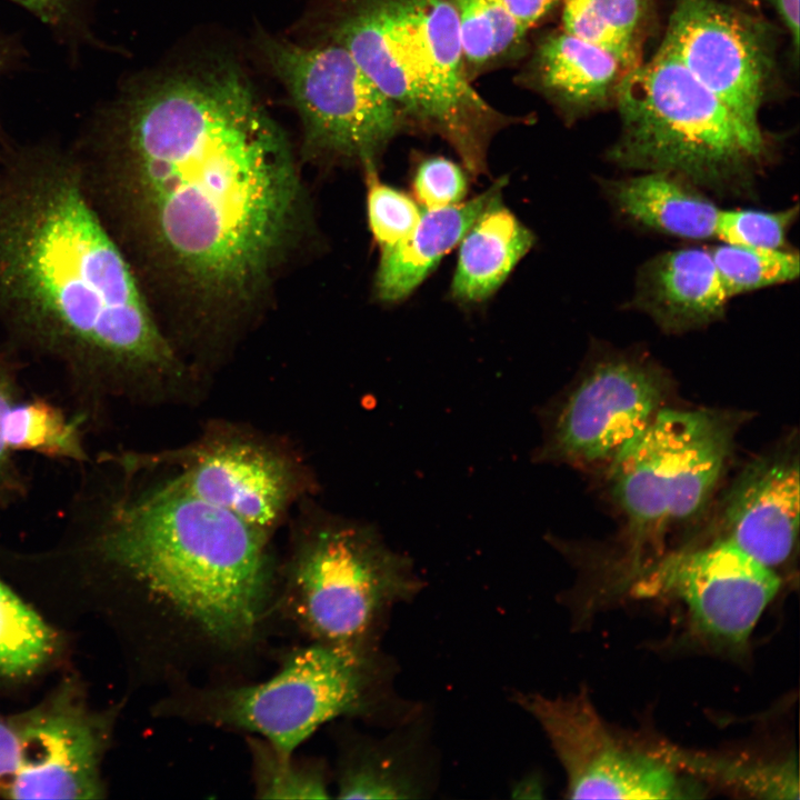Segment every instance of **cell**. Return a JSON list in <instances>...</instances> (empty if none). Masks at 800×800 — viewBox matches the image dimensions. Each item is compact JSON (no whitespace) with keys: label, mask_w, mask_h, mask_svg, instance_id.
Instances as JSON below:
<instances>
[{"label":"cell","mask_w":800,"mask_h":800,"mask_svg":"<svg viewBox=\"0 0 800 800\" xmlns=\"http://www.w3.org/2000/svg\"><path fill=\"white\" fill-rule=\"evenodd\" d=\"M70 148L154 314L196 336L259 314L311 231L291 146L230 63L132 82Z\"/></svg>","instance_id":"obj_1"},{"label":"cell","mask_w":800,"mask_h":800,"mask_svg":"<svg viewBox=\"0 0 800 800\" xmlns=\"http://www.w3.org/2000/svg\"><path fill=\"white\" fill-rule=\"evenodd\" d=\"M62 529L14 554L23 579L77 596L166 676L250 658L276 611L267 531L184 489L142 486L122 451L80 467Z\"/></svg>","instance_id":"obj_2"},{"label":"cell","mask_w":800,"mask_h":800,"mask_svg":"<svg viewBox=\"0 0 800 800\" xmlns=\"http://www.w3.org/2000/svg\"><path fill=\"white\" fill-rule=\"evenodd\" d=\"M0 330L59 369L89 432L113 399L180 367L139 281L90 202L70 147H0Z\"/></svg>","instance_id":"obj_3"},{"label":"cell","mask_w":800,"mask_h":800,"mask_svg":"<svg viewBox=\"0 0 800 800\" xmlns=\"http://www.w3.org/2000/svg\"><path fill=\"white\" fill-rule=\"evenodd\" d=\"M330 39L343 46L406 124L444 138L474 176L509 118L471 86L451 0H342Z\"/></svg>","instance_id":"obj_4"},{"label":"cell","mask_w":800,"mask_h":800,"mask_svg":"<svg viewBox=\"0 0 800 800\" xmlns=\"http://www.w3.org/2000/svg\"><path fill=\"white\" fill-rule=\"evenodd\" d=\"M614 106L620 133L607 156L621 168L729 190L746 186L766 158L760 126L740 118L661 47L623 77Z\"/></svg>","instance_id":"obj_5"},{"label":"cell","mask_w":800,"mask_h":800,"mask_svg":"<svg viewBox=\"0 0 800 800\" xmlns=\"http://www.w3.org/2000/svg\"><path fill=\"white\" fill-rule=\"evenodd\" d=\"M383 669L373 649L309 641L284 653L279 669L248 684L179 686L161 716L257 734L293 754L318 728L339 717L368 716L380 698Z\"/></svg>","instance_id":"obj_6"},{"label":"cell","mask_w":800,"mask_h":800,"mask_svg":"<svg viewBox=\"0 0 800 800\" xmlns=\"http://www.w3.org/2000/svg\"><path fill=\"white\" fill-rule=\"evenodd\" d=\"M421 586L411 561L373 527L332 522L298 546L277 590L276 611L309 641L373 649L392 607Z\"/></svg>","instance_id":"obj_7"},{"label":"cell","mask_w":800,"mask_h":800,"mask_svg":"<svg viewBox=\"0 0 800 800\" xmlns=\"http://www.w3.org/2000/svg\"><path fill=\"white\" fill-rule=\"evenodd\" d=\"M740 421L728 411L661 408L608 467L612 498L627 519L629 550L622 574L634 577L641 570L650 537L701 513Z\"/></svg>","instance_id":"obj_8"},{"label":"cell","mask_w":800,"mask_h":800,"mask_svg":"<svg viewBox=\"0 0 800 800\" xmlns=\"http://www.w3.org/2000/svg\"><path fill=\"white\" fill-rule=\"evenodd\" d=\"M261 48L293 101L313 160L374 163L406 126L393 102L337 41L307 48L264 37Z\"/></svg>","instance_id":"obj_9"},{"label":"cell","mask_w":800,"mask_h":800,"mask_svg":"<svg viewBox=\"0 0 800 800\" xmlns=\"http://www.w3.org/2000/svg\"><path fill=\"white\" fill-rule=\"evenodd\" d=\"M781 586L774 570L726 539L650 563L630 591L668 596L687 612L691 636L710 649L739 653Z\"/></svg>","instance_id":"obj_10"},{"label":"cell","mask_w":800,"mask_h":800,"mask_svg":"<svg viewBox=\"0 0 800 800\" xmlns=\"http://www.w3.org/2000/svg\"><path fill=\"white\" fill-rule=\"evenodd\" d=\"M668 386L667 374L647 359L598 360L549 411L538 460L609 467L662 408Z\"/></svg>","instance_id":"obj_11"},{"label":"cell","mask_w":800,"mask_h":800,"mask_svg":"<svg viewBox=\"0 0 800 800\" xmlns=\"http://www.w3.org/2000/svg\"><path fill=\"white\" fill-rule=\"evenodd\" d=\"M558 757L571 799H688L704 788L653 754L626 744L606 726L587 693L549 698L516 693Z\"/></svg>","instance_id":"obj_12"},{"label":"cell","mask_w":800,"mask_h":800,"mask_svg":"<svg viewBox=\"0 0 800 800\" xmlns=\"http://www.w3.org/2000/svg\"><path fill=\"white\" fill-rule=\"evenodd\" d=\"M12 719L20 763L4 798L84 800L106 796L102 764L116 711L94 708L77 679L66 678Z\"/></svg>","instance_id":"obj_13"},{"label":"cell","mask_w":800,"mask_h":800,"mask_svg":"<svg viewBox=\"0 0 800 800\" xmlns=\"http://www.w3.org/2000/svg\"><path fill=\"white\" fill-rule=\"evenodd\" d=\"M660 47L740 118L760 126L772 61L754 19L717 0H677Z\"/></svg>","instance_id":"obj_14"},{"label":"cell","mask_w":800,"mask_h":800,"mask_svg":"<svg viewBox=\"0 0 800 800\" xmlns=\"http://www.w3.org/2000/svg\"><path fill=\"white\" fill-rule=\"evenodd\" d=\"M723 507L719 538L772 570L787 562L799 530V462L791 446L751 461Z\"/></svg>","instance_id":"obj_15"},{"label":"cell","mask_w":800,"mask_h":800,"mask_svg":"<svg viewBox=\"0 0 800 800\" xmlns=\"http://www.w3.org/2000/svg\"><path fill=\"white\" fill-rule=\"evenodd\" d=\"M176 479L192 494L267 531L281 514L291 473L274 453L248 442L229 441L194 450Z\"/></svg>","instance_id":"obj_16"},{"label":"cell","mask_w":800,"mask_h":800,"mask_svg":"<svg viewBox=\"0 0 800 800\" xmlns=\"http://www.w3.org/2000/svg\"><path fill=\"white\" fill-rule=\"evenodd\" d=\"M628 72L606 49L561 29L541 38L521 81L569 121L614 104Z\"/></svg>","instance_id":"obj_17"},{"label":"cell","mask_w":800,"mask_h":800,"mask_svg":"<svg viewBox=\"0 0 800 800\" xmlns=\"http://www.w3.org/2000/svg\"><path fill=\"white\" fill-rule=\"evenodd\" d=\"M728 299L710 250L686 248L640 268L633 303L661 329L678 333L720 319Z\"/></svg>","instance_id":"obj_18"},{"label":"cell","mask_w":800,"mask_h":800,"mask_svg":"<svg viewBox=\"0 0 800 800\" xmlns=\"http://www.w3.org/2000/svg\"><path fill=\"white\" fill-rule=\"evenodd\" d=\"M506 181L500 179L466 202L426 209L406 238L382 250L376 281L380 299L397 301L413 291L440 259L462 240L477 218L501 198Z\"/></svg>","instance_id":"obj_19"},{"label":"cell","mask_w":800,"mask_h":800,"mask_svg":"<svg viewBox=\"0 0 800 800\" xmlns=\"http://www.w3.org/2000/svg\"><path fill=\"white\" fill-rule=\"evenodd\" d=\"M606 190L621 213L644 227L692 240L716 237L720 209L679 176L647 171L610 181Z\"/></svg>","instance_id":"obj_20"},{"label":"cell","mask_w":800,"mask_h":800,"mask_svg":"<svg viewBox=\"0 0 800 800\" xmlns=\"http://www.w3.org/2000/svg\"><path fill=\"white\" fill-rule=\"evenodd\" d=\"M452 294L464 302L491 296L534 242L527 229L502 203L492 202L460 241Z\"/></svg>","instance_id":"obj_21"},{"label":"cell","mask_w":800,"mask_h":800,"mask_svg":"<svg viewBox=\"0 0 800 800\" xmlns=\"http://www.w3.org/2000/svg\"><path fill=\"white\" fill-rule=\"evenodd\" d=\"M64 653L62 631L29 604L0 571V688L44 676Z\"/></svg>","instance_id":"obj_22"},{"label":"cell","mask_w":800,"mask_h":800,"mask_svg":"<svg viewBox=\"0 0 800 800\" xmlns=\"http://www.w3.org/2000/svg\"><path fill=\"white\" fill-rule=\"evenodd\" d=\"M88 433L82 418L36 392L17 400L4 427L6 442L13 453H33L79 468L92 456L87 447Z\"/></svg>","instance_id":"obj_23"},{"label":"cell","mask_w":800,"mask_h":800,"mask_svg":"<svg viewBox=\"0 0 800 800\" xmlns=\"http://www.w3.org/2000/svg\"><path fill=\"white\" fill-rule=\"evenodd\" d=\"M649 750L676 769L730 791L764 799H798L797 766L783 761H751L712 756L659 742Z\"/></svg>","instance_id":"obj_24"},{"label":"cell","mask_w":800,"mask_h":800,"mask_svg":"<svg viewBox=\"0 0 800 800\" xmlns=\"http://www.w3.org/2000/svg\"><path fill=\"white\" fill-rule=\"evenodd\" d=\"M651 0H563L562 29L613 54L629 71L641 63Z\"/></svg>","instance_id":"obj_25"},{"label":"cell","mask_w":800,"mask_h":800,"mask_svg":"<svg viewBox=\"0 0 800 800\" xmlns=\"http://www.w3.org/2000/svg\"><path fill=\"white\" fill-rule=\"evenodd\" d=\"M417 791L397 758L377 746L354 748L339 770L337 797L341 799L414 798Z\"/></svg>","instance_id":"obj_26"},{"label":"cell","mask_w":800,"mask_h":800,"mask_svg":"<svg viewBox=\"0 0 800 800\" xmlns=\"http://www.w3.org/2000/svg\"><path fill=\"white\" fill-rule=\"evenodd\" d=\"M710 253L729 298L786 283L799 276L798 252L723 243L710 250Z\"/></svg>","instance_id":"obj_27"},{"label":"cell","mask_w":800,"mask_h":800,"mask_svg":"<svg viewBox=\"0 0 800 800\" xmlns=\"http://www.w3.org/2000/svg\"><path fill=\"white\" fill-rule=\"evenodd\" d=\"M256 793L262 799H326L330 797L320 764L302 763L258 737L249 739Z\"/></svg>","instance_id":"obj_28"},{"label":"cell","mask_w":800,"mask_h":800,"mask_svg":"<svg viewBox=\"0 0 800 800\" xmlns=\"http://www.w3.org/2000/svg\"><path fill=\"white\" fill-rule=\"evenodd\" d=\"M22 357L0 343V509L9 510L24 502L31 491V479L18 454L7 446L4 427L12 406L28 391L22 381Z\"/></svg>","instance_id":"obj_29"},{"label":"cell","mask_w":800,"mask_h":800,"mask_svg":"<svg viewBox=\"0 0 800 800\" xmlns=\"http://www.w3.org/2000/svg\"><path fill=\"white\" fill-rule=\"evenodd\" d=\"M364 169L368 183L369 224L376 241L384 250L412 231L421 212L409 196L380 182L374 163L366 164Z\"/></svg>","instance_id":"obj_30"},{"label":"cell","mask_w":800,"mask_h":800,"mask_svg":"<svg viewBox=\"0 0 800 800\" xmlns=\"http://www.w3.org/2000/svg\"><path fill=\"white\" fill-rule=\"evenodd\" d=\"M798 207L780 211L720 210L716 237L724 243L754 249H783L787 232Z\"/></svg>","instance_id":"obj_31"},{"label":"cell","mask_w":800,"mask_h":800,"mask_svg":"<svg viewBox=\"0 0 800 800\" xmlns=\"http://www.w3.org/2000/svg\"><path fill=\"white\" fill-rule=\"evenodd\" d=\"M458 20V31L466 71L477 73L491 62H498L496 30L483 0H451Z\"/></svg>","instance_id":"obj_32"},{"label":"cell","mask_w":800,"mask_h":800,"mask_svg":"<svg viewBox=\"0 0 800 800\" xmlns=\"http://www.w3.org/2000/svg\"><path fill=\"white\" fill-rule=\"evenodd\" d=\"M41 20L69 46L97 44L84 0H10Z\"/></svg>","instance_id":"obj_33"},{"label":"cell","mask_w":800,"mask_h":800,"mask_svg":"<svg viewBox=\"0 0 800 800\" xmlns=\"http://www.w3.org/2000/svg\"><path fill=\"white\" fill-rule=\"evenodd\" d=\"M413 188L426 209H437L460 202L467 192V180L454 162L446 158H430L418 167Z\"/></svg>","instance_id":"obj_34"},{"label":"cell","mask_w":800,"mask_h":800,"mask_svg":"<svg viewBox=\"0 0 800 800\" xmlns=\"http://www.w3.org/2000/svg\"><path fill=\"white\" fill-rule=\"evenodd\" d=\"M19 763L20 741L12 716L0 714V797H6Z\"/></svg>","instance_id":"obj_35"},{"label":"cell","mask_w":800,"mask_h":800,"mask_svg":"<svg viewBox=\"0 0 800 800\" xmlns=\"http://www.w3.org/2000/svg\"><path fill=\"white\" fill-rule=\"evenodd\" d=\"M506 10L527 30L540 21L558 0H499Z\"/></svg>","instance_id":"obj_36"},{"label":"cell","mask_w":800,"mask_h":800,"mask_svg":"<svg viewBox=\"0 0 800 800\" xmlns=\"http://www.w3.org/2000/svg\"><path fill=\"white\" fill-rule=\"evenodd\" d=\"M791 38V44L794 49V54H798L799 49V0H768Z\"/></svg>","instance_id":"obj_37"},{"label":"cell","mask_w":800,"mask_h":800,"mask_svg":"<svg viewBox=\"0 0 800 800\" xmlns=\"http://www.w3.org/2000/svg\"><path fill=\"white\" fill-rule=\"evenodd\" d=\"M19 58L18 44L9 37L0 34V76L9 71L18 62ZM6 140L0 134V146Z\"/></svg>","instance_id":"obj_38"}]
</instances>
